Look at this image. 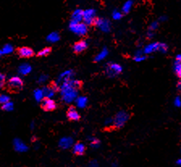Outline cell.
Masks as SVG:
<instances>
[{
    "instance_id": "6da1fadb",
    "label": "cell",
    "mask_w": 181,
    "mask_h": 167,
    "mask_svg": "<svg viewBox=\"0 0 181 167\" xmlns=\"http://www.w3.org/2000/svg\"><path fill=\"white\" fill-rule=\"evenodd\" d=\"M81 82L77 79H70L61 83L60 92L61 99L66 103H71L78 97V89L80 87Z\"/></svg>"
},
{
    "instance_id": "7a4b0ae2",
    "label": "cell",
    "mask_w": 181,
    "mask_h": 167,
    "mask_svg": "<svg viewBox=\"0 0 181 167\" xmlns=\"http://www.w3.org/2000/svg\"><path fill=\"white\" fill-rule=\"evenodd\" d=\"M69 28L73 33L78 36H85L88 32V28L85 23H78L74 20H70Z\"/></svg>"
},
{
    "instance_id": "3957f363",
    "label": "cell",
    "mask_w": 181,
    "mask_h": 167,
    "mask_svg": "<svg viewBox=\"0 0 181 167\" xmlns=\"http://www.w3.org/2000/svg\"><path fill=\"white\" fill-rule=\"evenodd\" d=\"M129 119V114L126 111H120L113 117V126L120 128L125 125Z\"/></svg>"
},
{
    "instance_id": "277c9868",
    "label": "cell",
    "mask_w": 181,
    "mask_h": 167,
    "mask_svg": "<svg viewBox=\"0 0 181 167\" xmlns=\"http://www.w3.org/2000/svg\"><path fill=\"white\" fill-rule=\"evenodd\" d=\"M122 70L123 68L120 64L112 62V63H109V64L107 65L105 69V73L109 78H116L119 74H120L121 72H122Z\"/></svg>"
},
{
    "instance_id": "5b68a950",
    "label": "cell",
    "mask_w": 181,
    "mask_h": 167,
    "mask_svg": "<svg viewBox=\"0 0 181 167\" xmlns=\"http://www.w3.org/2000/svg\"><path fill=\"white\" fill-rule=\"evenodd\" d=\"M94 24L103 32H109L111 31V23L107 19L96 18L94 22Z\"/></svg>"
},
{
    "instance_id": "8992f818",
    "label": "cell",
    "mask_w": 181,
    "mask_h": 167,
    "mask_svg": "<svg viewBox=\"0 0 181 167\" xmlns=\"http://www.w3.org/2000/svg\"><path fill=\"white\" fill-rule=\"evenodd\" d=\"M96 19V11L93 8H88L83 11V23L86 25L94 24Z\"/></svg>"
},
{
    "instance_id": "52a82bcc",
    "label": "cell",
    "mask_w": 181,
    "mask_h": 167,
    "mask_svg": "<svg viewBox=\"0 0 181 167\" xmlns=\"http://www.w3.org/2000/svg\"><path fill=\"white\" fill-rule=\"evenodd\" d=\"M23 86H24V82L21 78L18 76H13L8 80L9 88L13 90H20L23 88Z\"/></svg>"
},
{
    "instance_id": "ba28073f",
    "label": "cell",
    "mask_w": 181,
    "mask_h": 167,
    "mask_svg": "<svg viewBox=\"0 0 181 167\" xmlns=\"http://www.w3.org/2000/svg\"><path fill=\"white\" fill-rule=\"evenodd\" d=\"M13 146H14L15 150L19 153H24L27 152L28 149V145L20 138H15L13 141Z\"/></svg>"
},
{
    "instance_id": "9c48e42d",
    "label": "cell",
    "mask_w": 181,
    "mask_h": 167,
    "mask_svg": "<svg viewBox=\"0 0 181 167\" xmlns=\"http://www.w3.org/2000/svg\"><path fill=\"white\" fill-rule=\"evenodd\" d=\"M74 145V140L70 137H61L59 140L58 146L62 149H68Z\"/></svg>"
},
{
    "instance_id": "30bf717a",
    "label": "cell",
    "mask_w": 181,
    "mask_h": 167,
    "mask_svg": "<svg viewBox=\"0 0 181 167\" xmlns=\"http://www.w3.org/2000/svg\"><path fill=\"white\" fill-rule=\"evenodd\" d=\"M74 70H66L61 73L59 74L58 78V82L59 83H62L64 82H66L68 80H70L74 78Z\"/></svg>"
},
{
    "instance_id": "8fae6325",
    "label": "cell",
    "mask_w": 181,
    "mask_h": 167,
    "mask_svg": "<svg viewBox=\"0 0 181 167\" xmlns=\"http://www.w3.org/2000/svg\"><path fill=\"white\" fill-rule=\"evenodd\" d=\"M88 47V43L85 40H82L80 41L76 42L75 44L73 46V50L76 53H80L86 50Z\"/></svg>"
},
{
    "instance_id": "7c38bea8",
    "label": "cell",
    "mask_w": 181,
    "mask_h": 167,
    "mask_svg": "<svg viewBox=\"0 0 181 167\" xmlns=\"http://www.w3.org/2000/svg\"><path fill=\"white\" fill-rule=\"evenodd\" d=\"M41 106L43 107V109L45 110V111H53V110H54L56 108L57 104H56L55 102L52 99L45 98V99L42 101Z\"/></svg>"
},
{
    "instance_id": "4fadbf2b",
    "label": "cell",
    "mask_w": 181,
    "mask_h": 167,
    "mask_svg": "<svg viewBox=\"0 0 181 167\" xmlns=\"http://www.w3.org/2000/svg\"><path fill=\"white\" fill-rule=\"evenodd\" d=\"M67 117L72 121H77L80 119V115L74 107H70L67 111Z\"/></svg>"
},
{
    "instance_id": "5bb4252c",
    "label": "cell",
    "mask_w": 181,
    "mask_h": 167,
    "mask_svg": "<svg viewBox=\"0 0 181 167\" xmlns=\"http://www.w3.org/2000/svg\"><path fill=\"white\" fill-rule=\"evenodd\" d=\"M72 147L73 153H75V155H78V156L83 155L85 153V150H86V147H85L84 144L81 143V142H78V143L74 144Z\"/></svg>"
},
{
    "instance_id": "9a60e30c",
    "label": "cell",
    "mask_w": 181,
    "mask_h": 167,
    "mask_svg": "<svg viewBox=\"0 0 181 167\" xmlns=\"http://www.w3.org/2000/svg\"><path fill=\"white\" fill-rule=\"evenodd\" d=\"M159 42H153V43H151L149 44L144 48V53L146 55L147 54H151V53H153L156 51H159Z\"/></svg>"
},
{
    "instance_id": "2e32d148",
    "label": "cell",
    "mask_w": 181,
    "mask_h": 167,
    "mask_svg": "<svg viewBox=\"0 0 181 167\" xmlns=\"http://www.w3.org/2000/svg\"><path fill=\"white\" fill-rule=\"evenodd\" d=\"M18 54L21 57H24V58H28L33 57L34 54L33 50L28 47H22L20 48L18 50Z\"/></svg>"
},
{
    "instance_id": "e0dca14e",
    "label": "cell",
    "mask_w": 181,
    "mask_h": 167,
    "mask_svg": "<svg viewBox=\"0 0 181 167\" xmlns=\"http://www.w3.org/2000/svg\"><path fill=\"white\" fill-rule=\"evenodd\" d=\"M71 20L78 23L83 21V11L82 9H75L71 15Z\"/></svg>"
},
{
    "instance_id": "ac0fdd59",
    "label": "cell",
    "mask_w": 181,
    "mask_h": 167,
    "mask_svg": "<svg viewBox=\"0 0 181 167\" xmlns=\"http://www.w3.org/2000/svg\"><path fill=\"white\" fill-rule=\"evenodd\" d=\"M18 71L21 75H27L28 74H30L32 71V66L28 63H23V64L20 65Z\"/></svg>"
},
{
    "instance_id": "d6986e66",
    "label": "cell",
    "mask_w": 181,
    "mask_h": 167,
    "mask_svg": "<svg viewBox=\"0 0 181 167\" xmlns=\"http://www.w3.org/2000/svg\"><path fill=\"white\" fill-rule=\"evenodd\" d=\"M87 102H88V100H87V98L86 96H78L75 100L76 105L78 108L80 109L85 108L87 105Z\"/></svg>"
},
{
    "instance_id": "ffe728a7",
    "label": "cell",
    "mask_w": 181,
    "mask_h": 167,
    "mask_svg": "<svg viewBox=\"0 0 181 167\" xmlns=\"http://www.w3.org/2000/svg\"><path fill=\"white\" fill-rule=\"evenodd\" d=\"M33 96L35 100L37 102V103H40V102H42V101L45 99V95H44V91H43V89H36L33 92Z\"/></svg>"
},
{
    "instance_id": "44dd1931",
    "label": "cell",
    "mask_w": 181,
    "mask_h": 167,
    "mask_svg": "<svg viewBox=\"0 0 181 167\" xmlns=\"http://www.w3.org/2000/svg\"><path fill=\"white\" fill-rule=\"evenodd\" d=\"M109 53V49H108L107 48H103V49L98 53L97 55L95 56L94 60H95V61H97V62L103 61V60H104V59L108 57Z\"/></svg>"
},
{
    "instance_id": "7402d4cb",
    "label": "cell",
    "mask_w": 181,
    "mask_h": 167,
    "mask_svg": "<svg viewBox=\"0 0 181 167\" xmlns=\"http://www.w3.org/2000/svg\"><path fill=\"white\" fill-rule=\"evenodd\" d=\"M43 91H44V95H45V98L48 99H52L55 95L56 90L53 89V87L52 86H45L43 88Z\"/></svg>"
},
{
    "instance_id": "603a6c76",
    "label": "cell",
    "mask_w": 181,
    "mask_h": 167,
    "mask_svg": "<svg viewBox=\"0 0 181 167\" xmlns=\"http://www.w3.org/2000/svg\"><path fill=\"white\" fill-rule=\"evenodd\" d=\"M134 5V0H127L126 3H124L122 6L121 11L124 14H128L129 13V11H131V9L133 7Z\"/></svg>"
},
{
    "instance_id": "cb8c5ba5",
    "label": "cell",
    "mask_w": 181,
    "mask_h": 167,
    "mask_svg": "<svg viewBox=\"0 0 181 167\" xmlns=\"http://www.w3.org/2000/svg\"><path fill=\"white\" fill-rule=\"evenodd\" d=\"M146 54L144 53V51L142 50V49L136 51V53H135L134 57V60L136 61V62L143 61L144 60H146Z\"/></svg>"
},
{
    "instance_id": "d4e9b609",
    "label": "cell",
    "mask_w": 181,
    "mask_h": 167,
    "mask_svg": "<svg viewBox=\"0 0 181 167\" xmlns=\"http://www.w3.org/2000/svg\"><path fill=\"white\" fill-rule=\"evenodd\" d=\"M46 40L49 43H56L60 40V35L57 32H51V33L48 35L47 37H46Z\"/></svg>"
},
{
    "instance_id": "484cf974",
    "label": "cell",
    "mask_w": 181,
    "mask_h": 167,
    "mask_svg": "<svg viewBox=\"0 0 181 167\" xmlns=\"http://www.w3.org/2000/svg\"><path fill=\"white\" fill-rule=\"evenodd\" d=\"M13 50H14V47L11 44H6V45H3V47L2 48V49L0 51V55H7V54L12 53Z\"/></svg>"
},
{
    "instance_id": "4316f807",
    "label": "cell",
    "mask_w": 181,
    "mask_h": 167,
    "mask_svg": "<svg viewBox=\"0 0 181 167\" xmlns=\"http://www.w3.org/2000/svg\"><path fill=\"white\" fill-rule=\"evenodd\" d=\"M88 140L90 141V145L93 149H97V148L100 147V140H98L97 138H95V137H89Z\"/></svg>"
},
{
    "instance_id": "83f0119b",
    "label": "cell",
    "mask_w": 181,
    "mask_h": 167,
    "mask_svg": "<svg viewBox=\"0 0 181 167\" xmlns=\"http://www.w3.org/2000/svg\"><path fill=\"white\" fill-rule=\"evenodd\" d=\"M2 109L5 111H11L14 109V104H13V103H11V101H10L8 103L2 104Z\"/></svg>"
},
{
    "instance_id": "f1b7e54d",
    "label": "cell",
    "mask_w": 181,
    "mask_h": 167,
    "mask_svg": "<svg viewBox=\"0 0 181 167\" xmlns=\"http://www.w3.org/2000/svg\"><path fill=\"white\" fill-rule=\"evenodd\" d=\"M122 12H120L118 10H114L112 13V17L114 20H120L122 18Z\"/></svg>"
},
{
    "instance_id": "f546056e",
    "label": "cell",
    "mask_w": 181,
    "mask_h": 167,
    "mask_svg": "<svg viewBox=\"0 0 181 167\" xmlns=\"http://www.w3.org/2000/svg\"><path fill=\"white\" fill-rule=\"evenodd\" d=\"M51 52V49L49 47L44 48V49H42L41 50L39 51V53H37V55L39 56V57H45V56L49 55Z\"/></svg>"
},
{
    "instance_id": "4dcf8cb0",
    "label": "cell",
    "mask_w": 181,
    "mask_h": 167,
    "mask_svg": "<svg viewBox=\"0 0 181 167\" xmlns=\"http://www.w3.org/2000/svg\"><path fill=\"white\" fill-rule=\"evenodd\" d=\"M174 71L176 74V75L178 76L179 78H181V63H177L175 62L174 65Z\"/></svg>"
},
{
    "instance_id": "1f68e13d",
    "label": "cell",
    "mask_w": 181,
    "mask_h": 167,
    "mask_svg": "<svg viewBox=\"0 0 181 167\" xmlns=\"http://www.w3.org/2000/svg\"><path fill=\"white\" fill-rule=\"evenodd\" d=\"M168 50V46L165 43H159V52L162 53H166Z\"/></svg>"
},
{
    "instance_id": "d6a6232c",
    "label": "cell",
    "mask_w": 181,
    "mask_h": 167,
    "mask_svg": "<svg viewBox=\"0 0 181 167\" xmlns=\"http://www.w3.org/2000/svg\"><path fill=\"white\" fill-rule=\"evenodd\" d=\"M10 102V96L7 95H5V94H3L0 96V103L2 104H4L6 103H8Z\"/></svg>"
},
{
    "instance_id": "836d02e7",
    "label": "cell",
    "mask_w": 181,
    "mask_h": 167,
    "mask_svg": "<svg viewBox=\"0 0 181 167\" xmlns=\"http://www.w3.org/2000/svg\"><path fill=\"white\" fill-rule=\"evenodd\" d=\"M47 79H48V76L46 75V74H41V75L39 76V78L37 79V82L40 84H43L47 81Z\"/></svg>"
},
{
    "instance_id": "e575fe53",
    "label": "cell",
    "mask_w": 181,
    "mask_h": 167,
    "mask_svg": "<svg viewBox=\"0 0 181 167\" xmlns=\"http://www.w3.org/2000/svg\"><path fill=\"white\" fill-rule=\"evenodd\" d=\"M159 28V22H157V21H154L150 24V27H149V30L150 31H155L157 28Z\"/></svg>"
},
{
    "instance_id": "d590c367",
    "label": "cell",
    "mask_w": 181,
    "mask_h": 167,
    "mask_svg": "<svg viewBox=\"0 0 181 167\" xmlns=\"http://www.w3.org/2000/svg\"><path fill=\"white\" fill-rule=\"evenodd\" d=\"M104 124L106 126L113 125V118H107L104 121Z\"/></svg>"
},
{
    "instance_id": "8d00e7d4",
    "label": "cell",
    "mask_w": 181,
    "mask_h": 167,
    "mask_svg": "<svg viewBox=\"0 0 181 167\" xmlns=\"http://www.w3.org/2000/svg\"><path fill=\"white\" fill-rule=\"evenodd\" d=\"M5 81H6L5 74H0V86H2V87L4 86Z\"/></svg>"
},
{
    "instance_id": "74e56055",
    "label": "cell",
    "mask_w": 181,
    "mask_h": 167,
    "mask_svg": "<svg viewBox=\"0 0 181 167\" xmlns=\"http://www.w3.org/2000/svg\"><path fill=\"white\" fill-rule=\"evenodd\" d=\"M174 104L177 107H181V99L180 97H176L174 100Z\"/></svg>"
},
{
    "instance_id": "f35d334b",
    "label": "cell",
    "mask_w": 181,
    "mask_h": 167,
    "mask_svg": "<svg viewBox=\"0 0 181 167\" xmlns=\"http://www.w3.org/2000/svg\"><path fill=\"white\" fill-rule=\"evenodd\" d=\"M90 166L91 167H97L98 166V163L96 161H92L90 162Z\"/></svg>"
},
{
    "instance_id": "ab89813d",
    "label": "cell",
    "mask_w": 181,
    "mask_h": 167,
    "mask_svg": "<svg viewBox=\"0 0 181 167\" xmlns=\"http://www.w3.org/2000/svg\"><path fill=\"white\" fill-rule=\"evenodd\" d=\"M147 37H148V38H150V39L153 38V37H154V32L149 30V32H147Z\"/></svg>"
},
{
    "instance_id": "60d3db41",
    "label": "cell",
    "mask_w": 181,
    "mask_h": 167,
    "mask_svg": "<svg viewBox=\"0 0 181 167\" xmlns=\"http://www.w3.org/2000/svg\"><path fill=\"white\" fill-rule=\"evenodd\" d=\"M176 62H177V63H181V53H180V54H178V55H176Z\"/></svg>"
},
{
    "instance_id": "b9f144b4",
    "label": "cell",
    "mask_w": 181,
    "mask_h": 167,
    "mask_svg": "<svg viewBox=\"0 0 181 167\" xmlns=\"http://www.w3.org/2000/svg\"><path fill=\"white\" fill-rule=\"evenodd\" d=\"M167 20V16H165V15H162V16L159 17V21H162V22H164V21H166Z\"/></svg>"
},
{
    "instance_id": "7bdbcfd3",
    "label": "cell",
    "mask_w": 181,
    "mask_h": 167,
    "mask_svg": "<svg viewBox=\"0 0 181 167\" xmlns=\"http://www.w3.org/2000/svg\"><path fill=\"white\" fill-rule=\"evenodd\" d=\"M177 89H178L179 91L181 92V81H180L177 83Z\"/></svg>"
},
{
    "instance_id": "ee69618b",
    "label": "cell",
    "mask_w": 181,
    "mask_h": 167,
    "mask_svg": "<svg viewBox=\"0 0 181 167\" xmlns=\"http://www.w3.org/2000/svg\"><path fill=\"white\" fill-rule=\"evenodd\" d=\"M177 164H179L181 166V159H179L178 161H177Z\"/></svg>"
},
{
    "instance_id": "f6af8a7d",
    "label": "cell",
    "mask_w": 181,
    "mask_h": 167,
    "mask_svg": "<svg viewBox=\"0 0 181 167\" xmlns=\"http://www.w3.org/2000/svg\"><path fill=\"white\" fill-rule=\"evenodd\" d=\"M31 128H34V123L31 124Z\"/></svg>"
}]
</instances>
